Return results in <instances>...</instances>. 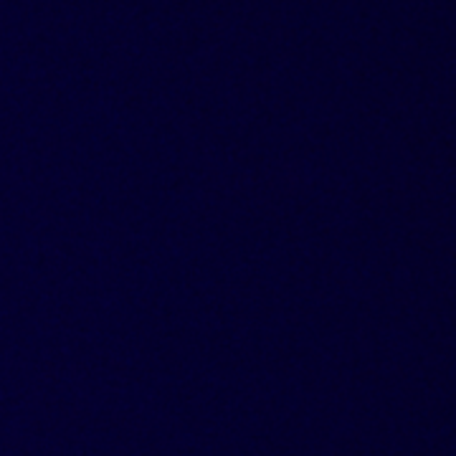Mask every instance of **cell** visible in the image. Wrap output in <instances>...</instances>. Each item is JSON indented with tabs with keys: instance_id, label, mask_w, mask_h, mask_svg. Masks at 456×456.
I'll use <instances>...</instances> for the list:
<instances>
[]
</instances>
